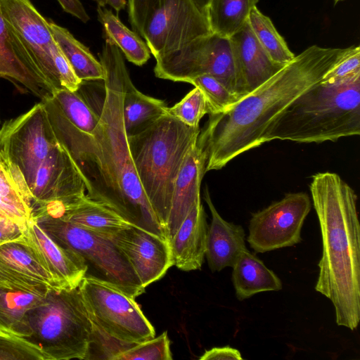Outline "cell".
<instances>
[{
  "label": "cell",
  "mask_w": 360,
  "mask_h": 360,
  "mask_svg": "<svg viewBox=\"0 0 360 360\" xmlns=\"http://www.w3.org/2000/svg\"><path fill=\"white\" fill-rule=\"evenodd\" d=\"M98 56L105 72V94L91 134L76 128L53 97L41 102L58 142L78 169L86 195L131 224L168 238L144 193L129 147L123 103L131 78L122 52L105 40Z\"/></svg>",
  "instance_id": "obj_1"
},
{
  "label": "cell",
  "mask_w": 360,
  "mask_h": 360,
  "mask_svg": "<svg viewBox=\"0 0 360 360\" xmlns=\"http://www.w3.org/2000/svg\"><path fill=\"white\" fill-rule=\"evenodd\" d=\"M351 49L313 45L227 110L209 115L198 137L207 154L205 172L221 169L238 155L264 144L269 124Z\"/></svg>",
  "instance_id": "obj_2"
},
{
  "label": "cell",
  "mask_w": 360,
  "mask_h": 360,
  "mask_svg": "<svg viewBox=\"0 0 360 360\" xmlns=\"http://www.w3.org/2000/svg\"><path fill=\"white\" fill-rule=\"evenodd\" d=\"M322 236L315 290L335 308L336 323L351 330L360 321V224L357 195L338 174L320 172L309 186Z\"/></svg>",
  "instance_id": "obj_3"
},
{
  "label": "cell",
  "mask_w": 360,
  "mask_h": 360,
  "mask_svg": "<svg viewBox=\"0 0 360 360\" xmlns=\"http://www.w3.org/2000/svg\"><path fill=\"white\" fill-rule=\"evenodd\" d=\"M360 134V73L333 84L321 81L295 99L269 126L264 143H321Z\"/></svg>",
  "instance_id": "obj_4"
},
{
  "label": "cell",
  "mask_w": 360,
  "mask_h": 360,
  "mask_svg": "<svg viewBox=\"0 0 360 360\" xmlns=\"http://www.w3.org/2000/svg\"><path fill=\"white\" fill-rule=\"evenodd\" d=\"M200 131L166 113L127 136L139 181L166 235L174 181Z\"/></svg>",
  "instance_id": "obj_5"
},
{
  "label": "cell",
  "mask_w": 360,
  "mask_h": 360,
  "mask_svg": "<svg viewBox=\"0 0 360 360\" xmlns=\"http://www.w3.org/2000/svg\"><path fill=\"white\" fill-rule=\"evenodd\" d=\"M25 338L38 345L48 360L86 359L93 322L79 288L49 290L27 314Z\"/></svg>",
  "instance_id": "obj_6"
},
{
  "label": "cell",
  "mask_w": 360,
  "mask_h": 360,
  "mask_svg": "<svg viewBox=\"0 0 360 360\" xmlns=\"http://www.w3.org/2000/svg\"><path fill=\"white\" fill-rule=\"evenodd\" d=\"M34 221L56 242L84 259L85 276L112 284L134 299L145 292L127 258L109 238L58 218Z\"/></svg>",
  "instance_id": "obj_7"
},
{
  "label": "cell",
  "mask_w": 360,
  "mask_h": 360,
  "mask_svg": "<svg viewBox=\"0 0 360 360\" xmlns=\"http://www.w3.org/2000/svg\"><path fill=\"white\" fill-rule=\"evenodd\" d=\"M155 60L154 73L158 78L189 83L199 76L210 75L241 99L228 37L211 32Z\"/></svg>",
  "instance_id": "obj_8"
},
{
  "label": "cell",
  "mask_w": 360,
  "mask_h": 360,
  "mask_svg": "<svg viewBox=\"0 0 360 360\" xmlns=\"http://www.w3.org/2000/svg\"><path fill=\"white\" fill-rule=\"evenodd\" d=\"M78 288L93 322L110 336L129 343L155 337L154 327L134 297L91 276H85Z\"/></svg>",
  "instance_id": "obj_9"
},
{
  "label": "cell",
  "mask_w": 360,
  "mask_h": 360,
  "mask_svg": "<svg viewBox=\"0 0 360 360\" xmlns=\"http://www.w3.org/2000/svg\"><path fill=\"white\" fill-rule=\"evenodd\" d=\"M58 144L41 101L0 128V153L20 169L30 191L39 166Z\"/></svg>",
  "instance_id": "obj_10"
},
{
  "label": "cell",
  "mask_w": 360,
  "mask_h": 360,
  "mask_svg": "<svg viewBox=\"0 0 360 360\" xmlns=\"http://www.w3.org/2000/svg\"><path fill=\"white\" fill-rule=\"evenodd\" d=\"M0 9L11 32L38 72L54 91L62 89L55 65L62 51L46 19L30 0H0Z\"/></svg>",
  "instance_id": "obj_11"
},
{
  "label": "cell",
  "mask_w": 360,
  "mask_h": 360,
  "mask_svg": "<svg viewBox=\"0 0 360 360\" xmlns=\"http://www.w3.org/2000/svg\"><path fill=\"white\" fill-rule=\"evenodd\" d=\"M211 32L206 14L193 0H156L141 37L157 59Z\"/></svg>",
  "instance_id": "obj_12"
},
{
  "label": "cell",
  "mask_w": 360,
  "mask_h": 360,
  "mask_svg": "<svg viewBox=\"0 0 360 360\" xmlns=\"http://www.w3.org/2000/svg\"><path fill=\"white\" fill-rule=\"evenodd\" d=\"M311 202L306 193H290L252 214L247 240L256 252L291 247L302 241L301 230Z\"/></svg>",
  "instance_id": "obj_13"
},
{
  "label": "cell",
  "mask_w": 360,
  "mask_h": 360,
  "mask_svg": "<svg viewBox=\"0 0 360 360\" xmlns=\"http://www.w3.org/2000/svg\"><path fill=\"white\" fill-rule=\"evenodd\" d=\"M78 169L60 143L39 166L31 188L32 207L51 205L65 212L85 195Z\"/></svg>",
  "instance_id": "obj_14"
},
{
  "label": "cell",
  "mask_w": 360,
  "mask_h": 360,
  "mask_svg": "<svg viewBox=\"0 0 360 360\" xmlns=\"http://www.w3.org/2000/svg\"><path fill=\"white\" fill-rule=\"evenodd\" d=\"M108 238L124 254L145 289L174 265L169 240L165 237L131 225Z\"/></svg>",
  "instance_id": "obj_15"
},
{
  "label": "cell",
  "mask_w": 360,
  "mask_h": 360,
  "mask_svg": "<svg viewBox=\"0 0 360 360\" xmlns=\"http://www.w3.org/2000/svg\"><path fill=\"white\" fill-rule=\"evenodd\" d=\"M0 288L27 292L64 289L22 238L0 246Z\"/></svg>",
  "instance_id": "obj_16"
},
{
  "label": "cell",
  "mask_w": 360,
  "mask_h": 360,
  "mask_svg": "<svg viewBox=\"0 0 360 360\" xmlns=\"http://www.w3.org/2000/svg\"><path fill=\"white\" fill-rule=\"evenodd\" d=\"M22 240L63 288L79 287L87 272V265L79 255L56 242L34 219L23 231Z\"/></svg>",
  "instance_id": "obj_17"
},
{
  "label": "cell",
  "mask_w": 360,
  "mask_h": 360,
  "mask_svg": "<svg viewBox=\"0 0 360 360\" xmlns=\"http://www.w3.org/2000/svg\"><path fill=\"white\" fill-rule=\"evenodd\" d=\"M229 39L241 98L285 66L271 60L258 41L248 21Z\"/></svg>",
  "instance_id": "obj_18"
},
{
  "label": "cell",
  "mask_w": 360,
  "mask_h": 360,
  "mask_svg": "<svg viewBox=\"0 0 360 360\" xmlns=\"http://www.w3.org/2000/svg\"><path fill=\"white\" fill-rule=\"evenodd\" d=\"M207 154L197 141L188 151L174 184L171 207L167 224L170 240L189 213L200 200V185L205 172Z\"/></svg>",
  "instance_id": "obj_19"
},
{
  "label": "cell",
  "mask_w": 360,
  "mask_h": 360,
  "mask_svg": "<svg viewBox=\"0 0 360 360\" xmlns=\"http://www.w3.org/2000/svg\"><path fill=\"white\" fill-rule=\"evenodd\" d=\"M0 78L16 82L44 101L54 90L36 70L11 32L0 9Z\"/></svg>",
  "instance_id": "obj_20"
},
{
  "label": "cell",
  "mask_w": 360,
  "mask_h": 360,
  "mask_svg": "<svg viewBox=\"0 0 360 360\" xmlns=\"http://www.w3.org/2000/svg\"><path fill=\"white\" fill-rule=\"evenodd\" d=\"M204 200L212 215L208 227L205 257L212 272L232 267L241 252L247 249L245 233L238 224L226 221L216 210L207 187L204 190Z\"/></svg>",
  "instance_id": "obj_21"
},
{
  "label": "cell",
  "mask_w": 360,
  "mask_h": 360,
  "mask_svg": "<svg viewBox=\"0 0 360 360\" xmlns=\"http://www.w3.org/2000/svg\"><path fill=\"white\" fill-rule=\"evenodd\" d=\"M206 213L198 200L169 240L174 265L190 271L200 269L204 262L208 231Z\"/></svg>",
  "instance_id": "obj_22"
},
{
  "label": "cell",
  "mask_w": 360,
  "mask_h": 360,
  "mask_svg": "<svg viewBox=\"0 0 360 360\" xmlns=\"http://www.w3.org/2000/svg\"><path fill=\"white\" fill-rule=\"evenodd\" d=\"M231 268V279L238 300L259 292L282 289V282L277 275L248 249L241 252Z\"/></svg>",
  "instance_id": "obj_23"
},
{
  "label": "cell",
  "mask_w": 360,
  "mask_h": 360,
  "mask_svg": "<svg viewBox=\"0 0 360 360\" xmlns=\"http://www.w3.org/2000/svg\"><path fill=\"white\" fill-rule=\"evenodd\" d=\"M60 219L108 237L133 224L106 205L86 195Z\"/></svg>",
  "instance_id": "obj_24"
},
{
  "label": "cell",
  "mask_w": 360,
  "mask_h": 360,
  "mask_svg": "<svg viewBox=\"0 0 360 360\" xmlns=\"http://www.w3.org/2000/svg\"><path fill=\"white\" fill-rule=\"evenodd\" d=\"M48 22L56 42L77 78L82 82L103 81L105 72L103 65L89 48L75 38L66 28L53 21Z\"/></svg>",
  "instance_id": "obj_25"
},
{
  "label": "cell",
  "mask_w": 360,
  "mask_h": 360,
  "mask_svg": "<svg viewBox=\"0 0 360 360\" xmlns=\"http://www.w3.org/2000/svg\"><path fill=\"white\" fill-rule=\"evenodd\" d=\"M97 14L103 26L105 40L117 46L128 61L141 66L148 60L150 51L139 34L129 30L105 6H98Z\"/></svg>",
  "instance_id": "obj_26"
},
{
  "label": "cell",
  "mask_w": 360,
  "mask_h": 360,
  "mask_svg": "<svg viewBox=\"0 0 360 360\" xmlns=\"http://www.w3.org/2000/svg\"><path fill=\"white\" fill-rule=\"evenodd\" d=\"M167 106L162 100L143 94L130 79L127 84L123 117L127 136L137 134L167 113Z\"/></svg>",
  "instance_id": "obj_27"
},
{
  "label": "cell",
  "mask_w": 360,
  "mask_h": 360,
  "mask_svg": "<svg viewBox=\"0 0 360 360\" xmlns=\"http://www.w3.org/2000/svg\"><path fill=\"white\" fill-rule=\"evenodd\" d=\"M47 292L0 288V328L26 338L27 314L41 302Z\"/></svg>",
  "instance_id": "obj_28"
},
{
  "label": "cell",
  "mask_w": 360,
  "mask_h": 360,
  "mask_svg": "<svg viewBox=\"0 0 360 360\" xmlns=\"http://www.w3.org/2000/svg\"><path fill=\"white\" fill-rule=\"evenodd\" d=\"M258 0H210L206 15L212 32L229 38L248 21Z\"/></svg>",
  "instance_id": "obj_29"
},
{
  "label": "cell",
  "mask_w": 360,
  "mask_h": 360,
  "mask_svg": "<svg viewBox=\"0 0 360 360\" xmlns=\"http://www.w3.org/2000/svg\"><path fill=\"white\" fill-rule=\"evenodd\" d=\"M248 22L258 41L273 61L285 65L295 58V54L289 49L271 19L257 6L251 11Z\"/></svg>",
  "instance_id": "obj_30"
},
{
  "label": "cell",
  "mask_w": 360,
  "mask_h": 360,
  "mask_svg": "<svg viewBox=\"0 0 360 360\" xmlns=\"http://www.w3.org/2000/svg\"><path fill=\"white\" fill-rule=\"evenodd\" d=\"M53 98L66 118L79 130L91 134L98 123L96 113L78 91L62 88L54 91Z\"/></svg>",
  "instance_id": "obj_31"
},
{
  "label": "cell",
  "mask_w": 360,
  "mask_h": 360,
  "mask_svg": "<svg viewBox=\"0 0 360 360\" xmlns=\"http://www.w3.org/2000/svg\"><path fill=\"white\" fill-rule=\"evenodd\" d=\"M203 93L208 108V115H214L227 110L240 100L224 84L210 75H202L190 82Z\"/></svg>",
  "instance_id": "obj_32"
},
{
  "label": "cell",
  "mask_w": 360,
  "mask_h": 360,
  "mask_svg": "<svg viewBox=\"0 0 360 360\" xmlns=\"http://www.w3.org/2000/svg\"><path fill=\"white\" fill-rule=\"evenodd\" d=\"M0 360H48L42 349L27 338L0 328Z\"/></svg>",
  "instance_id": "obj_33"
},
{
  "label": "cell",
  "mask_w": 360,
  "mask_h": 360,
  "mask_svg": "<svg viewBox=\"0 0 360 360\" xmlns=\"http://www.w3.org/2000/svg\"><path fill=\"white\" fill-rule=\"evenodd\" d=\"M172 360V353L167 332L160 335L134 343L117 354L113 360Z\"/></svg>",
  "instance_id": "obj_34"
},
{
  "label": "cell",
  "mask_w": 360,
  "mask_h": 360,
  "mask_svg": "<svg viewBox=\"0 0 360 360\" xmlns=\"http://www.w3.org/2000/svg\"><path fill=\"white\" fill-rule=\"evenodd\" d=\"M167 113L190 127H198L202 117L208 114L205 97L202 91L195 86L179 102L167 108Z\"/></svg>",
  "instance_id": "obj_35"
},
{
  "label": "cell",
  "mask_w": 360,
  "mask_h": 360,
  "mask_svg": "<svg viewBox=\"0 0 360 360\" xmlns=\"http://www.w3.org/2000/svg\"><path fill=\"white\" fill-rule=\"evenodd\" d=\"M360 73V48L352 46L349 53L330 69L321 82L333 84Z\"/></svg>",
  "instance_id": "obj_36"
},
{
  "label": "cell",
  "mask_w": 360,
  "mask_h": 360,
  "mask_svg": "<svg viewBox=\"0 0 360 360\" xmlns=\"http://www.w3.org/2000/svg\"><path fill=\"white\" fill-rule=\"evenodd\" d=\"M156 0H128L129 21L132 30L141 37L145 22Z\"/></svg>",
  "instance_id": "obj_37"
},
{
  "label": "cell",
  "mask_w": 360,
  "mask_h": 360,
  "mask_svg": "<svg viewBox=\"0 0 360 360\" xmlns=\"http://www.w3.org/2000/svg\"><path fill=\"white\" fill-rule=\"evenodd\" d=\"M0 196L33 217L32 205L12 186L3 169H0Z\"/></svg>",
  "instance_id": "obj_38"
},
{
  "label": "cell",
  "mask_w": 360,
  "mask_h": 360,
  "mask_svg": "<svg viewBox=\"0 0 360 360\" xmlns=\"http://www.w3.org/2000/svg\"><path fill=\"white\" fill-rule=\"evenodd\" d=\"M0 219L16 224L23 232L33 217L10 204L0 196Z\"/></svg>",
  "instance_id": "obj_39"
},
{
  "label": "cell",
  "mask_w": 360,
  "mask_h": 360,
  "mask_svg": "<svg viewBox=\"0 0 360 360\" xmlns=\"http://www.w3.org/2000/svg\"><path fill=\"white\" fill-rule=\"evenodd\" d=\"M200 360H241L240 352L229 346L213 347L206 350L199 358Z\"/></svg>",
  "instance_id": "obj_40"
},
{
  "label": "cell",
  "mask_w": 360,
  "mask_h": 360,
  "mask_svg": "<svg viewBox=\"0 0 360 360\" xmlns=\"http://www.w3.org/2000/svg\"><path fill=\"white\" fill-rule=\"evenodd\" d=\"M22 236L23 232L16 224L0 219V246L7 243L20 240Z\"/></svg>",
  "instance_id": "obj_41"
},
{
  "label": "cell",
  "mask_w": 360,
  "mask_h": 360,
  "mask_svg": "<svg viewBox=\"0 0 360 360\" xmlns=\"http://www.w3.org/2000/svg\"><path fill=\"white\" fill-rule=\"evenodd\" d=\"M64 11L76 17L86 23L90 20L82 2L79 0H57Z\"/></svg>",
  "instance_id": "obj_42"
},
{
  "label": "cell",
  "mask_w": 360,
  "mask_h": 360,
  "mask_svg": "<svg viewBox=\"0 0 360 360\" xmlns=\"http://www.w3.org/2000/svg\"><path fill=\"white\" fill-rule=\"evenodd\" d=\"M96 2L98 6H110L114 10L116 11L117 13H119L122 10H124L127 5L126 0H94Z\"/></svg>",
  "instance_id": "obj_43"
},
{
  "label": "cell",
  "mask_w": 360,
  "mask_h": 360,
  "mask_svg": "<svg viewBox=\"0 0 360 360\" xmlns=\"http://www.w3.org/2000/svg\"><path fill=\"white\" fill-rule=\"evenodd\" d=\"M198 7L206 14V11L210 0H193Z\"/></svg>",
  "instance_id": "obj_44"
},
{
  "label": "cell",
  "mask_w": 360,
  "mask_h": 360,
  "mask_svg": "<svg viewBox=\"0 0 360 360\" xmlns=\"http://www.w3.org/2000/svg\"><path fill=\"white\" fill-rule=\"evenodd\" d=\"M4 166V158L0 153V169H3Z\"/></svg>",
  "instance_id": "obj_45"
},
{
  "label": "cell",
  "mask_w": 360,
  "mask_h": 360,
  "mask_svg": "<svg viewBox=\"0 0 360 360\" xmlns=\"http://www.w3.org/2000/svg\"><path fill=\"white\" fill-rule=\"evenodd\" d=\"M343 1V0H335V2H338V1Z\"/></svg>",
  "instance_id": "obj_46"
}]
</instances>
